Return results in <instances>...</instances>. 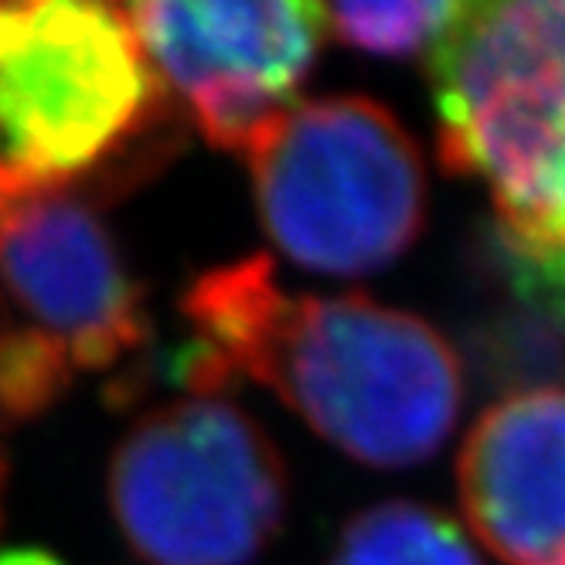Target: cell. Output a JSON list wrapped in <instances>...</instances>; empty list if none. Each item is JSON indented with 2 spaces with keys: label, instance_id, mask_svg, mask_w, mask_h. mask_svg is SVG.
Segmentation results:
<instances>
[{
  "label": "cell",
  "instance_id": "8992f818",
  "mask_svg": "<svg viewBox=\"0 0 565 565\" xmlns=\"http://www.w3.org/2000/svg\"><path fill=\"white\" fill-rule=\"evenodd\" d=\"M0 307L8 324L62 351L72 372H103L147 338L137 279L75 191L0 201Z\"/></svg>",
  "mask_w": 565,
  "mask_h": 565
},
{
  "label": "cell",
  "instance_id": "7a4b0ae2",
  "mask_svg": "<svg viewBox=\"0 0 565 565\" xmlns=\"http://www.w3.org/2000/svg\"><path fill=\"white\" fill-rule=\"evenodd\" d=\"M160 103L127 8L0 4V201L72 191L140 140Z\"/></svg>",
  "mask_w": 565,
  "mask_h": 565
},
{
  "label": "cell",
  "instance_id": "5b68a950",
  "mask_svg": "<svg viewBox=\"0 0 565 565\" xmlns=\"http://www.w3.org/2000/svg\"><path fill=\"white\" fill-rule=\"evenodd\" d=\"M127 14L201 137L242 157L294 106L328 28L324 8L307 0H147Z\"/></svg>",
  "mask_w": 565,
  "mask_h": 565
},
{
  "label": "cell",
  "instance_id": "ba28073f",
  "mask_svg": "<svg viewBox=\"0 0 565 565\" xmlns=\"http://www.w3.org/2000/svg\"><path fill=\"white\" fill-rule=\"evenodd\" d=\"M508 307L473 328V358L494 385L565 382V269L524 259L494 235Z\"/></svg>",
  "mask_w": 565,
  "mask_h": 565
},
{
  "label": "cell",
  "instance_id": "9a60e30c",
  "mask_svg": "<svg viewBox=\"0 0 565 565\" xmlns=\"http://www.w3.org/2000/svg\"><path fill=\"white\" fill-rule=\"evenodd\" d=\"M555 565H565V558H562V562H555Z\"/></svg>",
  "mask_w": 565,
  "mask_h": 565
},
{
  "label": "cell",
  "instance_id": "9c48e42d",
  "mask_svg": "<svg viewBox=\"0 0 565 565\" xmlns=\"http://www.w3.org/2000/svg\"><path fill=\"white\" fill-rule=\"evenodd\" d=\"M331 565H480V558L447 514L413 501H385L361 511L341 532Z\"/></svg>",
  "mask_w": 565,
  "mask_h": 565
},
{
  "label": "cell",
  "instance_id": "30bf717a",
  "mask_svg": "<svg viewBox=\"0 0 565 565\" xmlns=\"http://www.w3.org/2000/svg\"><path fill=\"white\" fill-rule=\"evenodd\" d=\"M460 11L463 4L450 0H409V4H338L324 8V18L344 45L398 58L433 49Z\"/></svg>",
  "mask_w": 565,
  "mask_h": 565
},
{
  "label": "cell",
  "instance_id": "3957f363",
  "mask_svg": "<svg viewBox=\"0 0 565 565\" xmlns=\"http://www.w3.org/2000/svg\"><path fill=\"white\" fill-rule=\"evenodd\" d=\"M246 160L263 228L297 266L365 276L395 263L423 232L419 147L369 96L294 103Z\"/></svg>",
  "mask_w": 565,
  "mask_h": 565
},
{
  "label": "cell",
  "instance_id": "52a82bcc",
  "mask_svg": "<svg viewBox=\"0 0 565 565\" xmlns=\"http://www.w3.org/2000/svg\"><path fill=\"white\" fill-rule=\"evenodd\" d=\"M470 532L504 565L565 558V388H532L483 413L457 460Z\"/></svg>",
  "mask_w": 565,
  "mask_h": 565
},
{
  "label": "cell",
  "instance_id": "6da1fadb",
  "mask_svg": "<svg viewBox=\"0 0 565 565\" xmlns=\"http://www.w3.org/2000/svg\"><path fill=\"white\" fill-rule=\"evenodd\" d=\"M181 310L232 382L266 385L361 463L413 467L457 423L460 358L416 313L369 297H290L266 256L201 273Z\"/></svg>",
  "mask_w": 565,
  "mask_h": 565
},
{
  "label": "cell",
  "instance_id": "4fadbf2b",
  "mask_svg": "<svg viewBox=\"0 0 565 565\" xmlns=\"http://www.w3.org/2000/svg\"><path fill=\"white\" fill-rule=\"evenodd\" d=\"M521 256V253H518ZM524 259H535V263H548V266H558L565 269V198H562V212H558V225H555V235L548 242V249L542 256H524Z\"/></svg>",
  "mask_w": 565,
  "mask_h": 565
},
{
  "label": "cell",
  "instance_id": "5bb4252c",
  "mask_svg": "<svg viewBox=\"0 0 565 565\" xmlns=\"http://www.w3.org/2000/svg\"><path fill=\"white\" fill-rule=\"evenodd\" d=\"M0 565H62V562L38 548H14V552H0Z\"/></svg>",
  "mask_w": 565,
  "mask_h": 565
},
{
  "label": "cell",
  "instance_id": "277c9868",
  "mask_svg": "<svg viewBox=\"0 0 565 565\" xmlns=\"http://www.w3.org/2000/svg\"><path fill=\"white\" fill-rule=\"evenodd\" d=\"M109 501L147 565H249L287 511L269 433L222 395L147 413L116 447Z\"/></svg>",
  "mask_w": 565,
  "mask_h": 565
},
{
  "label": "cell",
  "instance_id": "7c38bea8",
  "mask_svg": "<svg viewBox=\"0 0 565 565\" xmlns=\"http://www.w3.org/2000/svg\"><path fill=\"white\" fill-rule=\"evenodd\" d=\"M532 14L542 42L565 68V0H532Z\"/></svg>",
  "mask_w": 565,
  "mask_h": 565
},
{
  "label": "cell",
  "instance_id": "8fae6325",
  "mask_svg": "<svg viewBox=\"0 0 565 565\" xmlns=\"http://www.w3.org/2000/svg\"><path fill=\"white\" fill-rule=\"evenodd\" d=\"M72 365L58 348L21 328L0 324V413L28 419L52 409L72 382Z\"/></svg>",
  "mask_w": 565,
  "mask_h": 565
}]
</instances>
